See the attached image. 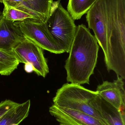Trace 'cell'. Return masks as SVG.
I'll list each match as a JSON object with an SVG mask.
<instances>
[{"label":"cell","mask_w":125,"mask_h":125,"mask_svg":"<svg viewBox=\"0 0 125 125\" xmlns=\"http://www.w3.org/2000/svg\"><path fill=\"white\" fill-rule=\"evenodd\" d=\"M99 50L97 41L89 29L83 24L77 26L65 65L68 82L79 85L90 84Z\"/></svg>","instance_id":"1"},{"label":"cell","mask_w":125,"mask_h":125,"mask_svg":"<svg viewBox=\"0 0 125 125\" xmlns=\"http://www.w3.org/2000/svg\"><path fill=\"white\" fill-rule=\"evenodd\" d=\"M98 94L97 91L89 90L81 85L67 83L57 90L53 98V105L58 108L82 112L108 125L101 115L90 104Z\"/></svg>","instance_id":"2"},{"label":"cell","mask_w":125,"mask_h":125,"mask_svg":"<svg viewBox=\"0 0 125 125\" xmlns=\"http://www.w3.org/2000/svg\"><path fill=\"white\" fill-rule=\"evenodd\" d=\"M60 1L53 3L50 15L45 23L55 42L65 52L69 53L77 26L70 14Z\"/></svg>","instance_id":"3"},{"label":"cell","mask_w":125,"mask_h":125,"mask_svg":"<svg viewBox=\"0 0 125 125\" xmlns=\"http://www.w3.org/2000/svg\"><path fill=\"white\" fill-rule=\"evenodd\" d=\"M86 15L89 28L94 31L98 43L102 49L105 63L108 60L107 33L111 20V0H97Z\"/></svg>","instance_id":"4"},{"label":"cell","mask_w":125,"mask_h":125,"mask_svg":"<svg viewBox=\"0 0 125 125\" xmlns=\"http://www.w3.org/2000/svg\"><path fill=\"white\" fill-rule=\"evenodd\" d=\"M24 37L38 45L43 50L55 54L65 52L54 40L48 31L45 22L34 20L15 22Z\"/></svg>","instance_id":"5"},{"label":"cell","mask_w":125,"mask_h":125,"mask_svg":"<svg viewBox=\"0 0 125 125\" xmlns=\"http://www.w3.org/2000/svg\"><path fill=\"white\" fill-rule=\"evenodd\" d=\"M12 52L20 63L32 64L34 72L37 75L45 78L49 73L43 49L25 37L16 45Z\"/></svg>","instance_id":"6"},{"label":"cell","mask_w":125,"mask_h":125,"mask_svg":"<svg viewBox=\"0 0 125 125\" xmlns=\"http://www.w3.org/2000/svg\"><path fill=\"white\" fill-rule=\"evenodd\" d=\"M49 112L60 125H107L93 116L77 110L53 105Z\"/></svg>","instance_id":"7"},{"label":"cell","mask_w":125,"mask_h":125,"mask_svg":"<svg viewBox=\"0 0 125 125\" xmlns=\"http://www.w3.org/2000/svg\"><path fill=\"white\" fill-rule=\"evenodd\" d=\"M124 79L117 76L113 82L105 81L97 87L98 94L113 106L125 113V91Z\"/></svg>","instance_id":"8"},{"label":"cell","mask_w":125,"mask_h":125,"mask_svg":"<svg viewBox=\"0 0 125 125\" xmlns=\"http://www.w3.org/2000/svg\"><path fill=\"white\" fill-rule=\"evenodd\" d=\"M24 36L15 22L2 17L0 20V50L12 52L14 48Z\"/></svg>","instance_id":"9"},{"label":"cell","mask_w":125,"mask_h":125,"mask_svg":"<svg viewBox=\"0 0 125 125\" xmlns=\"http://www.w3.org/2000/svg\"><path fill=\"white\" fill-rule=\"evenodd\" d=\"M90 104L101 115L108 125H125V113L108 103L98 94Z\"/></svg>","instance_id":"10"},{"label":"cell","mask_w":125,"mask_h":125,"mask_svg":"<svg viewBox=\"0 0 125 125\" xmlns=\"http://www.w3.org/2000/svg\"><path fill=\"white\" fill-rule=\"evenodd\" d=\"M31 101L28 100L9 111L0 120V125H18L28 116Z\"/></svg>","instance_id":"11"},{"label":"cell","mask_w":125,"mask_h":125,"mask_svg":"<svg viewBox=\"0 0 125 125\" xmlns=\"http://www.w3.org/2000/svg\"><path fill=\"white\" fill-rule=\"evenodd\" d=\"M97 0H68L67 11L73 19L80 20Z\"/></svg>","instance_id":"12"},{"label":"cell","mask_w":125,"mask_h":125,"mask_svg":"<svg viewBox=\"0 0 125 125\" xmlns=\"http://www.w3.org/2000/svg\"><path fill=\"white\" fill-rule=\"evenodd\" d=\"M19 63L12 52L0 50V75H9L17 69Z\"/></svg>","instance_id":"13"},{"label":"cell","mask_w":125,"mask_h":125,"mask_svg":"<svg viewBox=\"0 0 125 125\" xmlns=\"http://www.w3.org/2000/svg\"><path fill=\"white\" fill-rule=\"evenodd\" d=\"M3 3L4 7L2 16L6 20L14 22L29 20H34L40 22L36 17L29 13L11 6L4 1Z\"/></svg>","instance_id":"14"},{"label":"cell","mask_w":125,"mask_h":125,"mask_svg":"<svg viewBox=\"0 0 125 125\" xmlns=\"http://www.w3.org/2000/svg\"><path fill=\"white\" fill-rule=\"evenodd\" d=\"M30 7L45 22L50 15L53 0H26Z\"/></svg>","instance_id":"15"},{"label":"cell","mask_w":125,"mask_h":125,"mask_svg":"<svg viewBox=\"0 0 125 125\" xmlns=\"http://www.w3.org/2000/svg\"><path fill=\"white\" fill-rule=\"evenodd\" d=\"M3 1L11 6L34 15L38 19V20L42 22L45 23L41 18L30 7L26 0H3Z\"/></svg>","instance_id":"16"},{"label":"cell","mask_w":125,"mask_h":125,"mask_svg":"<svg viewBox=\"0 0 125 125\" xmlns=\"http://www.w3.org/2000/svg\"><path fill=\"white\" fill-rule=\"evenodd\" d=\"M19 104L9 100L1 101L0 103V120L12 109Z\"/></svg>","instance_id":"17"},{"label":"cell","mask_w":125,"mask_h":125,"mask_svg":"<svg viewBox=\"0 0 125 125\" xmlns=\"http://www.w3.org/2000/svg\"><path fill=\"white\" fill-rule=\"evenodd\" d=\"M25 70L27 73H31L34 71V67L31 64H25Z\"/></svg>","instance_id":"18"},{"label":"cell","mask_w":125,"mask_h":125,"mask_svg":"<svg viewBox=\"0 0 125 125\" xmlns=\"http://www.w3.org/2000/svg\"><path fill=\"white\" fill-rule=\"evenodd\" d=\"M1 17H2V14H1L0 12V20Z\"/></svg>","instance_id":"19"},{"label":"cell","mask_w":125,"mask_h":125,"mask_svg":"<svg viewBox=\"0 0 125 125\" xmlns=\"http://www.w3.org/2000/svg\"><path fill=\"white\" fill-rule=\"evenodd\" d=\"M3 0H0V3H3Z\"/></svg>","instance_id":"20"},{"label":"cell","mask_w":125,"mask_h":125,"mask_svg":"<svg viewBox=\"0 0 125 125\" xmlns=\"http://www.w3.org/2000/svg\"></svg>","instance_id":"21"}]
</instances>
